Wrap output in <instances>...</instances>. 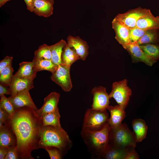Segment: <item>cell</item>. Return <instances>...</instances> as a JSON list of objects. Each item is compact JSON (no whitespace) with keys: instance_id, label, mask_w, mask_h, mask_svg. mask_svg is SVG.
Here are the masks:
<instances>
[{"instance_id":"cell-1","label":"cell","mask_w":159,"mask_h":159,"mask_svg":"<svg viewBox=\"0 0 159 159\" xmlns=\"http://www.w3.org/2000/svg\"><path fill=\"white\" fill-rule=\"evenodd\" d=\"M15 134L17 139L16 149L20 159H33L31 153L39 149L42 120L31 108H17L10 116L6 125Z\"/></svg>"},{"instance_id":"cell-2","label":"cell","mask_w":159,"mask_h":159,"mask_svg":"<svg viewBox=\"0 0 159 159\" xmlns=\"http://www.w3.org/2000/svg\"><path fill=\"white\" fill-rule=\"evenodd\" d=\"M72 143L67 133L62 128L43 126L41 132L39 148L54 147L58 148L63 157L71 149Z\"/></svg>"},{"instance_id":"cell-3","label":"cell","mask_w":159,"mask_h":159,"mask_svg":"<svg viewBox=\"0 0 159 159\" xmlns=\"http://www.w3.org/2000/svg\"><path fill=\"white\" fill-rule=\"evenodd\" d=\"M110 128L108 123L99 130L82 128L81 137L93 158H101L102 153L109 145V133Z\"/></svg>"},{"instance_id":"cell-4","label":"cell","mask_w":159,"mask_h":159,"mask_svg":"<svg viewBox=\"0 0 159 159\" xmlns=\"http://www.w3.org/2000/svg\"><path fill=\"white\" fill-rule=\"evenodd\" d=\"M108 137L109 145L114 147L130 150L136 146L135 133L125 123L111 127Z\"/></svg>"},{"instance_id":"cell-5","label":"cell","mask_w":159,"mask_h":159,"mask_svg":"<svg viewBox=\"0 0 159 159\" xmlns=\"http://www.w3.org/2000/svg\"><path fill=\"white\" fill-rule=\"evenodd\" d=\"M109 115L106 110L88 109L84 115L82 127L92 130H99L107 123Z\"/></svg>"},{"instance_id":"cell-6","label":"cell","mask_w":159,"mask_h":159,"mask_svg":"<svg viewBox=\"0 0 159 159\" xmlns=\"http://www.w3.org/2000/svg\"><path fill=\"white\" fill-rule=\"evenodd\" d=\"M131 94L132 90L127 85V80L124 79L113 83L109 96L110 99L114 98L118 105L125 110Z\"/></svg>"},{"instance_id":"cell-7","label":"cell","mask_w":159,"mask_h":159,"mask_svg":"<svg viewBox=\"0 0 159 159\" xmlns=\"http://www.w3.org/2000/svg\"><path fill=\"white\" fill-rule=\"evenodd\" d=\"M150 12L149 9L139 7L130 9L123 13L118 14L114 18L131 29L136 27V23L140 18Z\"/></svg>"},{"instance_id":"cell-8","label":"cell","mask_w":159,"mask_h":159,"mask_svg":"<svg viewBox=\"0 0 159 159\" xmlns=\"http://www.w3.org/2000/svg\"><path fill=\"white\" fill-rule=\"evenodd\" d=\"M70 66L62 64L58 65L50 77L52 80L66 92L70 91L72 87L70 73Z\"/></svg>"},{"instance_id":"cell-9","label":"cell","mask_w":159,"mask_h":159,"mask_svg":"<svg viewBox=\"0 0 159 159\" xmlns=\"http://www.w3.org/2000/svg\"><path fill=\"white\" fill-rule=\"evenodd\" d=\"M93 96L91 108L101 111L106 110L109 106L110 99L106 88L102 86L94 87L92 90Z\"/></svg>"},{"instance_id":"cell-10","label":"cell","mask_w":159,"mask_h":159,"mask_svg":"<svg viewBox=\"0 0 159 159\" xmlns=\"http://www.w3.org/2000/svg\"><path fill=\"white\" fill-rule=\"evenodd\" d=\"M123 47L129 53L133 62H142L148 66H151L157 62L148 56L137 43H130Z\"/></svg>"},{"instance_id":"cell-11","label":"cell","mask_w":159,"mask_h":159,"mask_svg":"<svg viewBox=\"0 0 159 159\" xmlns=\"http://www.w3.org/2000/svg\"><path fill=\"white\" fill-rule=\"evenodd\" d=\"M29 90H26L19 92L14 95H11L8 98L16 109L21 107H28L35 112L38 110L31 97Z\"/></svg>"},{"instance_id":"cell-12","label":"cell","mask_w":159,"mask_h":159,"mask_svg":"<svg viewBox=\"0 0 159 159\" xmlns=\"http://www.w3.org/2000/svg\"><path fill=\"white\" fill-rule=\"evenodd\" d=\"M67 44L70 47L74 48L80 58L85 61L89 54V46L86 42L79 36L73 37L71 35L67 38Z\"/></svg>"},{"instance_id":"cell-13","label":"cell","mask_w":159,"mask_h":159,"mask_svg":"<svg viewBox=\"0 0 159 159\" xmlns=\"http://www.w3.org/2000/svg\"><path fill=\"white\" fill-rule=\"evenodd\" d=\"M59 97V93L52 92L45 97L42 106L36 112L37 115L41 117L44 114L58 109V104Z\"/></svg>"},{"instance_id":"cell-14","label":"cell","mask_w":159,"mask_h":159,"mask_svg":"<svg viewBox=\"0 0 159 159\" xmlns=\"http://www.w3.org/2000/svg\"><path fill=\"white\" fill-rule=\"evenodd\" d=\"M112 26L115 33V38L123 47L129 44V29L120 21L114 18Z\"/></svg>"},{"instance_id":"cell-15","label":"cell","mask_w":159,"mask_h":159,"mask_svg":"<svg viewBox=\"0 0 159 159\" xmlns=\"http://www.w3.org/2000/svg\"><path fill=\"white\" fill-rule=\"evenodd\" d=\"M33 80L18 77L14 75L9 86L11 95L26 90H30L34 87Z\"/></svg>"},{"instance_id":"cell-16","label":"cell","mask_w":159,"mask_h":159,"mask_svg":"<svg viewBox=\"0 0 159 159\" xmlns=\"http://www.w3.org/2000/svg\"><path fill=\"white\" fill-rule=\"evenodd\" d=\"M54 4L48 0H35L33 12L39 16L48 17L53 13Z\"/></svg>"},{"instance_id":"cell-17","label":"cell","mask_w":159,"mask_h":159,"mask_svg":"<svg viewBox=\"0 0 159 159\" xmlns=\"http://www.w3.org/2000/svg\"><path fill=\"white\" fill-rule=\"evenodd\" d=\"M110 114L107 123L111 127L118 125L121 123L126 116L125 112L118 105L112 106L109 105L107 108Z\"/></svg>"},{"instance_id":"cell-18","label":"cell","mask_w":159,"mask_h":159,"mask_svg":"<svg viewBox=\"0 0 159 159\" xmlns=\"http://www.w3.org/2000/svg\"><path fill=\"white\" fill-rule=\"evenodd\" d=\"M17 139L13 131L6 125L0 129V147L16 146Z\"/></svg>"},{"instance_id":"cell-19","label":"cell","mask_w":159,"mask_h":159,"mask_svg":"<svg viewBox=\"0 0 159 159\" xmlns=\"http://www.w3.org/2000/svg\"><path fill=\"white\" fill-rule=\"evenodd\" d=\"M32 62H24L20 63L17 72L14 75L18 77L33 80L37 73Z\"/></svg>"},{"instance_id":"cell-20","label":"cell","mask_w":159,"mask_h":159,"mask_svg":"<svg viewBox=\"0 0 159 159\" xmlns=\"http://www.w3.org/2000/svg\"><path fill=\"white\" fill-rule=\"evenodd\" d=\"M136 27L146 30L153 29H159V21L151 12L138 20Z\"/></svg>"},{"instance_id":"cell-21","label":"cell","mask_w":159,"mask_h":159,"mask_svg":"<svg viewBox=\"0 0 159 159\" xmlns=\"http://www.w3.org/2000/svg\"><path fill=\"white\" fill-rule=\"evenodd\" d=\"M132 126L137 143L141 142L146 138L148 130L145 121L141 119L135 118L132 121Z\"/></svg>"},{"instance_id":"cell-22","label":"cell","mask_w":159,"mask_h":159,"mask_svg":"<svg viewBox=\"0 0 159 159\" xmlns=\"http://www.w3.org/2000/svg\"><path fill=\"white\" fill-rule=\"evenodd\" d=\"M130 149L118 148L109 145L102 153L101 158L105 159H125L128 152Z\"/></svg>"},{"instance_id":"cell-23","label":"cell","mask_w":159,"mask_h":159,"mask_svg":"<svg viewBox=\"0 0 159 159\" xmlns=\"http://www.w3.org/2000/svg\"><path fill=\"white\" fill-rule=\"evenodd\" d=\"M81 59L74 49L69 47L67 43L64 47L61 55V64L71 66L74 62Z\"/></svg>"},{"instance_id":"cell-24","label":"cell","mask_w":159,"mask_h":159,"mask_svg":"<svg viewBox=\"0 0 159 159\" xmlns=\"http://www.w3.org/2000/svg\"><path fill=\"white\" fill-rule=\"evenodd\" d=\"M32 61L34 70L37 72L46 70L52 73L56 71L58 66L50 60L39 59L34 57Z\"/></svg>"},{"instance_id":"cell-25","label":"cell","mask_w":159,"mask_h":159,"mask_svg":"<svg viewBox=\"0 0 159 159\" xmlns=\"http://www.w3.org/2000/svg\"><path fill=\"white\" fill-rule=\"evenodd\" d=\"M60 115L58 109L42 115L41 118L43 126H52L57 127H61L60 122Z\"/></svg>"},{"instance_id":"cell-26","label":"cell","mask_w":159,"mask_h":159,"mask_svg":"<svg viewBox=\"0 0 159 159\" xmlns=\"http://www.w3.org/2000/svg\"><path fill=\"white\" fill-rule=\"evenodd\" d=\"M66 42L63 39L50 46L51 52V60L55 64L58 65L61 64V55L63 48Z\"/></svg>"},{"instance_id":"cell-27","label":"cell","mask_w":159,"mask_h":159,"mask_svg":"<svg viewBox=\"0 0 159 159\" xmlns=\"http://www.w3.org/2000/svg\"><path fill=\"white\" fill-rule=\"evenodd\" d=\"M159 41V29L146 30L143 35L137 42L139 44H157Z\"/></svg>"},{"instance_id":"cell-28","label":"cell","mask_w":159,"mask_h":159,"mask_svg":"<svg viewBox=\"0 0 159 159\" xmlns=\"http://www.w3.org/2000/svg\"><path fill=\"white\" fill-rule=\"evenodd\" d=\"M142 50L156 62L159 59V44H145L139 45Z\"/></svg>"},{"instance_id":"cell-29","label":"cell","mask_w":159,"mask_h":159,"mask_svg":"<svg viewBox=\"0 0 159 159\" xmlns=\"http://www.w3.org/2000/svg\"><path fill=\"white\" fill-rule=\"evenodd\" d=\"M13 72L14 69L11 64L0 71V84L9 86L14 76L12 74Z\"/></svg>"},{"instance_id":"cell-30","label":"cell","mask_w":159,"mask_h":159,"mask_svg":"<svg viewBox=\"0 0 159 159\" xmlns=\"http://www.w3.org/2000/svg\"><path fill=\"white\" fill-rule=\"evenodd\" d=\"M34 57L39 59L51 60L50 46L44 44L40 46L34 53Z\"/></svg>"},{"instance_id":"cell-31","label":"cell","mask_w":159,"mask_h":159,"mask_svg":"<svg viewBox=\"0 0 159 159\" xmlns=\"http://www.w3.org/2000/svg\"><path fill=\"white\" fill-rule=\"evenodd\" d=\"M146 30L135 27L129 29V39L130 43H137L143 35Z\"/></svg>"},{"instance_id":"cell-32","label":"cell","mask_w":159,"mask_h":159,"mask_svg":"<svg viewBox=\"0 0 159 159\" xmlns=\"http://www.w3.org/2000/svg\"><path fill=\"white\" fill-rule=\"evenodd\" d=\"M0 100V108L8 112L10 116L12 115L16 111V109L9 100L5 95L1 97Z\"/></svg>"},{"instance_id":"cell-33","label":"cell","mask_w":159,"mask_h":159,"mask_svg":"<svg viewBox=\"0 0 159 159\" xmlns=\"http://www.w3.org/2000/svg\"><path fill=\"white\" fill-rule=\"evenodd\" d=\"M44 149L48 152L51 159H61L63 157L59 150L54 147H47Z\"/></svg>"},{"instance_id":"cell-34","label":"cell","mask_w":159,"mask_h":159,"mask_svg":"<svg viewBox=\"0 0 159 159\" xmlns=\"http://www.w3.org/2000/svg\"><path fill=\"white\" fill-rule=\"evenodd\" d=\"M19 159L16 146L9 148L4 159Z\"/></svg>"},{"instance_id":"cell-35","label":"cell","mask_w":159,"mask_h":159,"mask_svg":"<svg viewBox=\"0 0 159 159\" xmlns=\"http://www.w3.org/2000/svg\"><path fill=\"white\" fill-rule=\"evenodd\" d=\"M13 58L6 56L0 62V71L6 67L11 64Z\"/></svg>"},{"instance_id":"cell-36","label":"cell","mask_w":159,"mask_h":159,"mask_svg":"<svg viewBox=\"0 0 159 159\" xmlns=\"http://www.w3.org/2000/svg\"><path fill=\"white\" fill-rule=\"evenodd\" d=\"M10 115L6 111L0 108V121L2 122L5 125L7 124Z\"/></svg>"},{"instance_id":"cell-37","label":"cell","mask_w":159,"mask_h":159,"mask_svg":"<svg viewBox=\"0 0 159 159\" xmlns=\"http://www.w3.org/2000/svg\"><path fill=\"white\" fill-rule=\"evenodd\" d=\"M139 155L135 149L133 148L130 150L128 152L125 159H138Z\"/></svg>"},{"instance_id":"cell-38","label":"cell","mask_w":159,"mask_h":159,"mask_svg":"<svg viewBox=\"0 0 159 159\" xmlns=\"http://www.w3.org/2000/svg\"><path fill=\"white\" fill-rule=\"evenodd\" d=\"M4 95H10L11 93L8 86L0 84V96Z\"/></svg>"},{"instance_id":"cell-39","label":"cell","mask_w":159,"mask_h":159,"mask_svg":"<svg viewBox=\"0 0 159 159\" xmlns=\"http://www.w3.org/2000/svg\"><path fill=\"white\" fill-rule=\"evenodd\" d=\"M27 9L31 12H33L35 0H24Z\"/></svg>"},{"instance_id":"cell-40","label":"cell","mask_w":159,"mask_h":159,"mask_svg":"<svg viewBox=\"0 0 159 159\" xmlns=\"http://www.w3.org/2000/svg\"><path fill=\"white\" fill-rule=\"evenodd\" d=\"M9 148L6 147H0V159H4Z\"/></svg>"},{"instance_id":"cell-41","label":"cell","mask_w":159,"mask_h":159,"mask_svg":"<svg viewBox=\"0 0 159 159\" xmlns=\"http://www.w3.org/2000/svg\"><path fill=\"white\" fill-rule=\"evenodd\" d=\"M4 0H0V6L1 7L4 4Z\"/></svg>"},{"instance_id":"cell-42","label":"cell","mask_w":159,"mask_h":159,"mask_svg":"<svg viewBox=\"0 0 159 159\" xmlns=\"http://www.w3.org/2000/svg\"><path fill=\"white\" fill-rule=\"evenodd\" d=\"M155 19L157 20L158 21H159V16H156L155 17Z\"/></svg>"},{"instance_id":"cell-43","label":"cell","mask_w":159,"mask_h":159,"mask_svg":"<svg viewBox=\"0 0 159 159\" xmlns=\"http://www.w3.org/2000/svg\"><path fill=\"white\" fill-rule=\"evenodd\" d=\"M10 0H4V4L6 3V2H7V1H10Z\"/></svg>"},{"instance_id":"cell-44","label":"cell","mask_w":159,"mask_h":159,"mask_svg":"<svg viewBox=\"0 0 159 159\" xmlns=\"http://www.w3.org/2000/svg\"><path fill=\"white\" fill-rule=\"evenodd\" d=\"M48 0L50 1L51 2H52L53 3H54V0Z\"/></svg>"}]
</instances>
